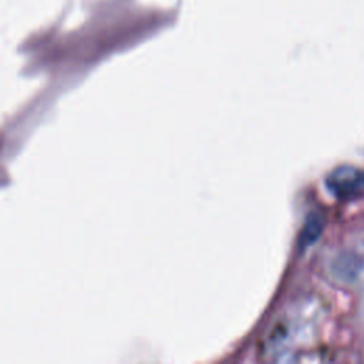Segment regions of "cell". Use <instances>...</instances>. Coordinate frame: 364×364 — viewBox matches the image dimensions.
<instances>
[{
  "label": "cell",
  "instance_id": "cell-1",
  "mask_svg": "<svg viewBox=\"0 0 364 364\" xmlns=\"http://www.w3.org/2000/svg\"><path fill=\"white\" fill-rule=\"evenodd\" d=\"M327 188L340 200H353L364 195V169L343 165L327 176Z\"/></svg>",
  "mask_w": 364,
  "mask_h": 364
},
{
  "label": "cell",
  "instance_id": "cell-2",
  "mask_svg": "<svg viewBox=\"0 0 364 364\" xmlns=\"http://www.w3.org/2000/svg\"><path fill=\"white\" fill-rule=\"evenodd\" d=\"M320 230H321V222L318 219H311L310 223L307 225V229H306V235L303 236V240L306 243H311L313 240H316V237L320 235Z\"/></svg>",
  "mask_w": 364,
  "mask_h": 364
}]
</instances>
